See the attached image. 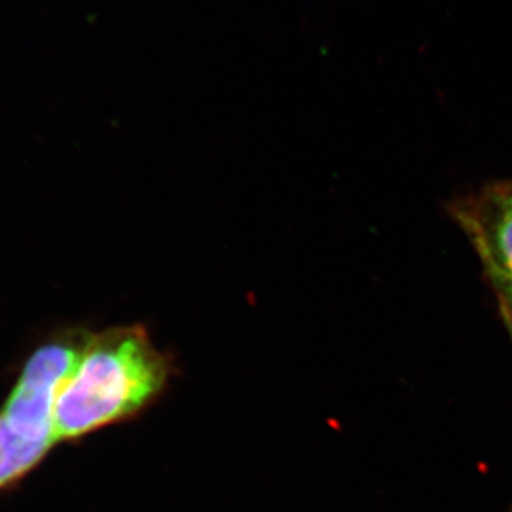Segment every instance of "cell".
<instances>
[{
    "label": "cell",
    "mask_w": 512,
    "mask_h": 512,
    "mask_svg": "<svg viewBox=\"0 0 512 512\" xmlns=\"http://www.w3.org/2000/svg\"><path fill=\"white\" fill-rule=\"evenodd\" d=\"M168 373L167 359L141 326L92 333L57 396V444L82 439L140 412L164 389Z\"/></svg>",
    "instance_id": "6da1fadb"
},
{
    "label": "cell",
    "mask_w": 512,
    "mask_h": 512,
    "mask_svg": "<svg viewBox=\"0 0 512 512\" xmlns=\"http://www.w3.org/2000/svg\"><path fill=\"white\" fill-rule=\"evenodd\" d=\"M90 336L83 329L60 330L26 360L0 406V491L28 477L56 446L57 396Z\"/></svg>",
    "instance_id": "7a4b0ae2"
},
{
    "label": "cell",
    "mask_w": 512,
    "mask_h": 512,
    "mask_svg": "<svg viewBox=\"0 0 512 512\" xmlns=\"http://www.w3.org/2000/svg\"><path fill=\"white\" fill-rule=\"evenodd\" d=\"M447 212L476 251L491 286L512 284V178L454 198Z\"/></svg>",
    "instance_id": "3957f363"
},
{
    "label": "cell",
    "mask_w": 512,
    "mask_h": 512,
    "mask_svg": "<svg viewBox=\"0 0 512 512\" xmlns=\"http://www.w3.org/2000/svg\"><path fill=\"white\" fill-rule=\"evenodd\" d=\"M493 289L501 318H503L512 339V284L494 285Z\"/></svg>",
    "instance_id": "277c9868"
}]
</instances>
